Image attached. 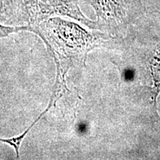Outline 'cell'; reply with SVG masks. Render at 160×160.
<instances>
[{
    "label": "cell",
    "instance_id": "1",
    "mask_svg": "<svg viewBox=\"0 0 160 160\" xmlns=\"http://www.w3.org/2000/svg\"><path fill=\"white\" fill-rule=\"evenodd\" d=\"M37 33L47 44L48 49L53 57L71 63L85 59L91 49L99 45L102 34H95L77 22L64 19L59 17L48 19L32 26Z\"/></svg>",
    "mask_w": 160,
    "mask_h": 160
},
{
    "label": "cell",
    "instance_id": "2",
    "mask_svg": "<svg viewBox=\"0 0 160 160\" xmlns=\"http://www.w3.org/2000/svg\"><path fill=\"white\" fill-rule=\"evenodd\" d=\"M11 2H16L28 25H37L51 17L59 15L77 20L90 28H97V23L88 19L80 10L79 0H11Z\"/></svg>",
    "mask_w": 160,
    "mask_h": 160
},
{
    "label": "cell",
    "instance_id": "3",
    "mask_svg": "<svg viewBox=\"0 0 160 160\" xmlns=\"http://www.w3.org/2000/svg\"><path fill=\"white\" fill-rule=\"evenodd\" d=\"M94 8L99 19L118 21L123 14L122 0H86Z\"/></svg>",
    "mask_w": 160,
    "mask_h": 160
},
{
    "label": "cell",
    "instance_id": "4",
    "mask_svg": "<svg viewBox=\"0 0 160 160\" xmlns=\"http://www.w3.org/2000/svg\"><path fill=\"white\" fill-rule=\"evenodd\" d=\"M151 70L153 80V102H154L155 108L157 109L156 99L158 94L160 93V47L159 49L157 50L155 56L151 62Z\"/></svg>",
    "mask_w": 160,
    "mask_h": 160
},
{
    "label": "cell",
    "instance_id": "5",
    "mask_svg": "<svg viewBox=\"0 0 160 160\" xmlns=\"http://www.w3.org/2000/svg\"><path fill=\"white\" fill-rule=\"evenodd\" d=\"M52 104H53V102H50V105L48 106V108L47 110L44 112V113H42L41 115H40V117H39V118L36 120V121L33 122L32 125L30 126V127L28 128L26 131L24 132L23 133H22L21 135H19V136H17V137H11V138H8V139H4V138H0V142H2L3 143H5V144H8V145H11V147L13 148V149H14V151L16 152V154H17V157L19 158V148H20V145H21L22 144V140L24 138H25V137L26 136V134L28 133V132L31 129V128L33 127V125H35L36 123L37 122L38 120L42 118V117L45 114V113L47 112L48 110L50 109V108L51 107Z\"/></svg>",
    "mask_w": 160,
    "mask_h": 160
},
{
    "label": "cell",
    "instance_id": "6",
    "mask_svg": "<svg viewBox=\"0 0 160 160\" xmlns=\"http://www.w3.org/2000/svg\"><path fill=\"white\" fill-rule=\"evenodd\" d=\"M33 31V28L30 25L23 26H7L0 23V39L5 38L13 33H18L19 31Z\"/></svg>",
    "mask_w": 160,
    "mask_h": 160
},
{
    "label": "cell",
    "instance_id": "7",
    "mask_svg": "<svg viewBox=\"0 0 160 160\" xmlns=\"http://www.w3.org/2000/svg\"><path fill=\"white\" fill-rule=\"evenodd\" d=\"M9 8H11V0H0V16L7 14Z\"/></svg>",
    "mask_w": 160,
    "mask_h": 160
},
{
    "label": "cell",
    "instance_id": "8",
    "mask_svg": "<svg viewBox=\"0 0 160 160\" xmlns=\"http://www.w3.org/2000/svg\"><path fill=\"white\" fill-rule=\"evenodd\" d=\"M77 129L80 133H85L86 130H87V125H86L85 123L81 122L80 124H79V125H78Z\"/></svg>",
    "mask_w": 160,
    "mask_h": 160
}]
</instances>
